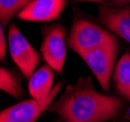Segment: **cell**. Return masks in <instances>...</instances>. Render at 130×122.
Returning a JSON list of instances; mask_svg holds the SVG:
<instances>
[{
    "label": "cell",
    "mask_w": 130,
    "mask_h": 122,
    "mask_svg": "<svg viewBox=\"0 0 130 122\" xmlns=\"http://www.w3.org/2000/svg\"><path fill=\"white\" fill-rule=\"evenodd\" d=\"M54 122H63L62 120H56V121H54Z\"/></svg>",
    "instance_id": "2e32d148"
},
{
    "label": "cell",
    "mask_w": 130,
    "mask_h": 122,
    "mask_svg": "<svg viewBox=\"0 0 130 122\" xmlns=\"http://www.w3.org/2000/svg\"><path fill=\"white\" fill-rule=\"evenodd\" d=\"M118 53L119 43L117 39H115L81 55L97 79L101 88L106 92H110V81Z\"/></svg>",
    "instance_id": "3957f363"
},
{
    "label": "cell",
    "mask_w": 130,
    "mask_h": 122,
    "mask_svg": "<svg viewBox=\"0 0 130 122\" xmlns=\"http://www.w3.org/2000/svg\"><path fill=\"white\" fill-rule=\"evenodd\" d=\"M98 21L110 31L130 43V3L120 7L103 4L99 8Z\"/></svg>",
    "instance_id": "8992f818"
},
{
    "label": "cell",
    "mask_w": 130,
    "mask_h": 122,
    "mask_svg": "<svg viewBox=\"0 0 130 122\" xmlns=\"http://www.w3.org/2000/svg\"><path fill=\"white\" fill-rule=\"evenodd\" d=\"M66 29L59 23L45 28L41 54L45 62L52 69L61 74L66 58Z\"/></svg>",
    "instance_id": "5b68a950"
},
{
    "label": "cell",
    "mask_w": 130,
    "mask_h": 122,
    "mask_svg": "<svg viewBox=\"0 0 130 122\" xmlns=\"http://www.w3.org/2000/svg\"><path fill=\"white\" fill-rule=\"evenodd\" d=\"M33 0H0L1 24H7L13 16L19 15Z\"/></svg>",
    "instance_id": "7c38bea8"
},
{
    "label": "cell",
    "mask_w": 130,
    "mask_h": 122,
    "mask_svg": "<svg viewBox=\"0 0 130 122\" xmlns=\"http://www.w3.org/2000/svg\"><path fill=\"white\" fill-rule=\"evenodd\" d=\"M6 38L3 32V25L0 27V59L3 60L6 55Z\"/></svg>",
    "instance_id": "4fadbf2b"
},
{
    "label": "cell",
    "mask_w": 130,
    "mask_h": 122,
    "mask_svg": "<svg viewBox=\"0 0 130 122\" xmlns=\"http://www.w3.org/2000/svg\"><path fill=\"white\" fill-rule=\"evenodd\" d=\"M78 2H99V1H103V0H77Z\"/></svg>",
    "instance_id": "9a60e30c"
},
{
    "label": "cell",
    "mask_w": 130,
    "mask_h": 122,
    "mask_svg": "<svg viewBox=\"0 0 130 122\" xmlns=\"http://www.w3.org/2000/svg\"><path fill=\"white\" fill-rule=\"evenodd\" d=\"M8 42L13 61L22 71V75L29 80L40 62V53L27 41L15 23L10 26Z\"/></svg>",
    "instance_id": "277c9868"
},
{
    "label": "cell",
    "mask_w": 130,
    "mask_h": 122,
    "mask_svg": "<svg viewBox=\"0 0 130 122\" xmlns=\"http://www.w3.org/2000/svg\"><path fill=\"white\" fill-rule=\"evenodd\" d=\"M67 0H33L18 15L27 21H53L63 13Z\"/></svg>",
    "instance_id": "ba28073f"
},
{
    "label": "cell",
    "mask_w": 130,
    "mask_h": 122,
    "mask_svg": "<svg viewBox=\"0 0 130 122\" xmlns=\"http://www.w3.org/2000/svg\"><path fill=\"white\" fill-rule=\"evenodd\" d=\"M113 82L117 93L130 105V51L128 50L115 66Z\"/></svg>",
    "instance_id": "30bf717a"
},
{
    "label": "cell",
    "mask_w": 130,
    "mask_h": 122,
    "mask_svg": "<svg viewBox=\"0 0 130 122\" xmlns=\"http://www.w3.org/2000/svg\"><path fill=\"white\" fill-rule=\"evenodd\" d=\"M48 110L55 112L63 122H106L117 121L124 116L127 105L120 96L98 92L91 78L87 77L67 85Z\"/></svg>",
    "instance_id": "6da1fadb"
},
{
    "label": "cell",
    "mask_w": 130,
    "mask_h": 122,
    "mask_svg": "<svg viewBox=\"0 0 130 122\" xmlns=\"http://www.w3.org/2000/svg\"><path fill=\"white\" fill-rule=\"evenodd\" d=\"M130 0H111L110 4L113 6H117V7H120V6H124L126 4H129Z\"/></svg>",
    "instance_id": "5bb4252c"
},
{
    "label": "cell",
    "mask_w": 130,
    "mask_h": 122,
    "mask_svg": "<svg viewBox=\"0 0 130 122\" xmlns=\"http://www.w3.org/2000/svg\"><path fill=\"white\" fill-rule=\"evenodd\" d=\"M54 98L52 97L47 101H39L36 99L24 100L4 109L0 112V122H36Z\"/></svg>",
    "instance_id": "52a82bcc"
},
{
    "label": "cell",
    "mask_w": 130,
    "mask_h": 122,
    "mask_svg": "<svg viewBox=\"0 0 130 122\" xmlns=\"http://www.w3.org/2000/svg\"><path fill=\"white\" fill-rule=\"evenodd\" d=\"M0 88L16 99H19L23 94V90L18 77L10 70L3 67L0 69Z\"/></svg>",
    "instance_id": "8fae6325"
},
{
    "label": "cell",
    "mask_w": 130,
    "mask_h": 122,
    "mask_svg": "<svg viewBox=\"0 0 130 122\" xmlns=\"http://www.w3.org/2000/svg\"><path fill=\"white\" fill-rule=\"evenodd\" d=\"M117 38L94 22L78 20L71 27L67 38V46L80 56L83 53L113 41Z\"/></svg>",
    "instance_id": "7a4b0ae2"
},
{
    "label": "cell",
    "mask_w": 130,
    "mask_h": 122,
    "mask_svg": "<svg viewBox=\"0 0 130 122\" xmlns=\"http://www.w3.org/2000/svg\"><path fill=\"white\" fill-rule=\"evenodd\" d=\"M54 75L49 65H45L36 70L28 81V91L33 99L39 101H47L52 97H55L59 92L63 82H58L53 86Z\"/></svg>",
    "instance_id": "9c48e42d"
}]
</instances>
